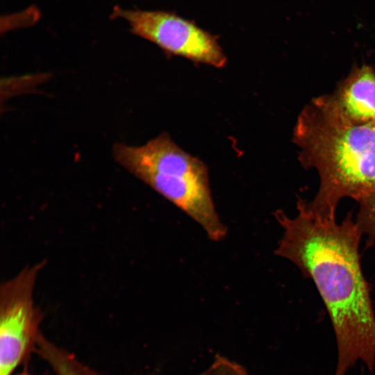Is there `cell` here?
<instances>
[{"label":"cell","instance_id":"10","mask_svg":"<svg viewBox=\"0 0 375 375\" xmlns=\"http://www.w3.org/2000/svg\"><path fill=\"white\" fill-rule=\"evenodd\" d=\"M12 375H32V374L28 372V371L27 370V367H24L22 372L17 374H13Z\"/></svg>","mask_w":375,"mask_h":375},{"label":"cell","instance_id":"8","mask_svg":"<svg viewBox=\"0 0 375 375\" xmlns=\"http://www.w3.org/2000/svg\"><path fill=\"white\" fill-rule=\"evenodd\" d=\"M359 211L356 222L362 233L367 236L369 246L375 244V192L358 201Z\"/></svg>","mask_w":375,"mask_h":375},{"label":"cell","instance_id":"7","mask_svg":"<svg viewBox=\"0 0 375 375\" xmlns=\"http://www.w3.org/2000/svg\"><path fill=\"white\" fill-rule=\"evenodd\" d=\"M35 353L46 361L56 375H102L82 362L74 353L49 340L42 333L38 339Z\"/></svg>","mask_w":375,"mask_h":375},{"label":"cell","instance_id":"3","mask_svg":"<svg viewBox=\"0 0 375 375\" xmlns=\"http://www.w3.org/2000/svg\"><path fill=\"white\" fill-rule=\"evenodd\" d=\"M117 162L190 216L215 242L224 240L227 228L216 210L208 169L164 133L140 147L116 143Z\"/></svg>","mask_w":375,"mask_h":375},{"label":"cell","instance_id":"4","mask_svg":"<svg viewBox=\"0 0 375 375\" xmlns=\"http://www.w3.org/2000/svg\"><path fill=\"white\" fill-rule=\"evenodd\" d=\"M46 262L24 268L0 288V375H12L27 367L35 351L44 314L35 306L33 291Z\"/></svg>","mask_w":375,"mask_h":375},{"label":"cell","instance_id":"6","mask_svg":"<svg viewBox=\"0 0 375 375\" xmlns=\"http://www.w3.org/2000/svg\"><path fill=\"white\" fill-rule=\"evenodd\" d=\"M342 114L358 122H375V72L370 66L354 67L330 94Z\"/></svg>","mask_w":375,"mask_h":375},{"label":"cell","instance_id":"9","mask_svg":"<svg viewBox=\"0 0 375 375\" xmlns=\"http://www.w3.org/2000/svg\"><path fill=\"white\" fill-rule=\"evenodd\" d=\"M197 375H249L244 366L221 355H217L211 363Z\"/></svg>","mask_w":375,"mask_h":375},{"label":"cell","instance_id":"11","mask_svg":"<svg viewBox=\"0 0 375 375\" xmlns=\"http://www.w3.org/2000/svg\"><path fill=\"white\" fill-rule=\"evenodd\" d=\"M361 375H364L363 374H362Z\"/></svg>","mask_w":375,"mask_h":375},{"label":"cell","instance_id":"2","mask_svg":"<svg viewBox=\"0 0 375 375\" xmlns=\"http://www.w3.org/2000/svg\"><path fill=\"white\" fill-rule=\"evenodd\" d=\"M294 142L305 168L317 169L320 179L308 208L335 217L339 201H358L375 192V122L353 121L338 109L330 94L313 99L300 113Z\"/></svg>","mask_w":375,"mask_h":375},{"label":"cell","instance_id":"1","mask_svg":"<svg viewBox=\"0 0 375 375\" xmlns=\"http://www.w3.org/2000/svg\"><path fill=\"white\" fill-rule=\"evenodd\" d=\"M297 215L277 210L283 229L274 253L295 264L315 283L335 335L338 359L333 375H346L358 361L375 367V315L369 288L362 272L359 243L362 233L351 212L335 217L312 212L298 198Z\"/></svg>","mask_w":375,"mask_h":375},{"label":"cell","instance_id":"5","mask_svg":"<svg viewBox=\"0 0 375 375\" xmlns=\"http://www.w3.org/2000/svg\"><path fill=\"white\" fill-rule=\"evenodd\" d=\"M112 16L125 19L133 34L156 44L167 53L218 68L226 63L215 36L174 14L116 7Z\"/></svg>","mask_w":375,"mask_h":375}]
</instances>
